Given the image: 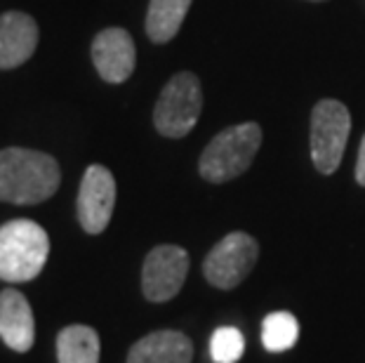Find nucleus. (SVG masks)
<instances>
[{"mask_svg": "<svg viewBox=\"0 0 365 363\" xmlns=\"http://www.w3.org/2000/svg\"><path fill=\"white\" fill-rule=\"evenodd\" d=\"M193 342L182 330H156L130 347L125 363H191Z\"/></svg>", "mask_w": 365, "mask_h": 363, "instance_id": "f8f14e48", "label": "nucleus"}, {"mask_svg": "<svg viewBox=\"0 0 365 363\" xmlns=\"http://www.w3.org/2000/svg\"><path fill=\"white\" fill-rule=\"evenodd\" d=\"M0 339L17 354H26L36 342L34 312L17 288L0 290Z\"/></svg>", "mask_w": 365, "mask_h": 363, "instance_id": "9d476101", "label": "nucleus"}, {"mask_svg": "<svg viewBox=\"0 0 365 363\" xmlns=\"http://www.w3.org/2000/svg\"><path fill=\"white\" fill-rule=\"evenodd\" d=\"M38 45V24L26 12H5L0 17V68L26 64Z\"/></svg>", "mask_w": 365, "mask_h": 363, "instance_id": "9b49d317", "label": "nucleus"}, {"mask_svg": "<svg viewBox=\"0 0 365 363\" xmlns=\"http://www.w3.org/2000/svg\"><path fill=\"white\" fill-rule=\"evenodd\" d=\"M115 205V180L104 165L85 170L78 189V222L88 234H102L108 227Z\"/></svg>", "mask_w": 365, "mask_h": 363, "instance_id": "6e6552de", "label": "nucleus"}, {"mask_svg": "<svg viewBox=\"0 0 365 363\" xmlns=\"http://www.w3.org/2000/svg\"><path fill=\"white\" fill-rule=\"evenodd\" d=\"M314 3H321V0H314Z\"/></svg>", "mask_w": 365, "mask_h": 363, "instance_id": "a211bd4d", "label": "nucleus"}, {"mask_svg": "<svg viewBox=\"0 0 365 363\" xmlns=\"http://www.w3.org/2000/svg\"><path fill=\"white\" fill-rule=\"evenodd\" d=\"M99 335L95 328L73 323L61 328L57 335V361L59 363H99Z\"/></svg>", "mask_w": 365, "mask_h": 363, "instance_id": "ddd939ff", "label": "nucleus"}, {"mask_svg": "<svg viewBox=\"0 0 365 363\" xmlns=\"http://www.w3.org/2000/svg\"><path fill=\"white\" fill-rule=\"evenodd\" d=\"M351 116L337 99H321L312 111V160L321 175L337 173L344 156Z\"/></svg>", "mask_w": 365, "mask_h": 363, "instance_id": "39448f33", "label": "nucleus"}, {"mask_svg": "<svg viewBox=\"0 0 365 363\" xmlns=\"http://www.w3.org/2000/svg\"><path fill=\"white\" fill-rule=\"evenodd\" d=\"M262 146V128L257 123H240L215 135L198 160V173L205 182L224 184L236 180L252 165Z\"/></svg>", "mask_w": 365, "mask_h": 363, "instance_id": "7ed1b4c3", "label": "nucleus"}, {"mask_svg": "<svg viewBox=\"0 0 365 363\" xmlns=\"http://www.w3.org/2000/svg\"><path fill=\"white\" fill-rule=\"evenodd\" d=\"M299 323L290 312H274L262 323V342L269 352L283 354L297 344Z\"/></svg>", "mask_w": 365, "mask_h": 363, "instance_id": "2eb2a0df", "label": "nucleus"}, {"mask_svg": "<svg viewBox=\"0 0 365 363\" xmlns=\"http://www.w3.org/2000/svg\"><path fill=\"white\" fill-rule=\"evenodd\" d=\"M356 182L365 187V135L361 140V149H359V160H356Z\"/></svg>", "mask_w": 365, "mask_h": 363, "instance_id": "f3484780", "label": "nucleus"}, {"mask_svg": "<svg viewBox=\"0 0 365 363\" xmlns=\"http://www.w3.org/2000/svg\"><path fill=\"white\" fill-rule=\"evenodd\" d=\"M189 274V252L180 245H156L144 260L142 292L149 302H170L180 295Z\"/></svg>", "mask_w": 365, "mask_h": 363, "instance_id": "0eeeda50", "label": "nucleus"}, {"mask_svg": "<svg viewBox=\"0 0 365 363\" xmlns=\"http://www.w3.org/2000/svg\"><path fill=\"white\" fill-rule=\"evenodd\" d=\"M203 111V90L196 73H175L160 90V97L153 109V126L170 140L186 137L196 128Z\"/></svg>", "mask_w": 365, "mask_h": 363, "instance_id": "20e7f679", "label": "nucleus"}, {"mask_svg": "<svg viewBox=\"0 0 365 363\" xmlns=\"http://www.w3.org/2000/svg\"><path fill=\"white\" fill-rule=\"evenodd\" d=\"M259 257V243L245 231H231L207 252L203 274L210 285L220 290H234L247 279Z\"/></svg>", "mask_w": 365, "mask_h": 363, "instance_id": "423d86ee", "label": "nucleus"}, {"mask_svg": "<svg viewBox=\"0 0 365 363\" xmlns=\"http://www.w3.org/2000/svg\"><path fill=\"white\" fill-rule=\"evenodd\" d=\"M191 0H151L146 12V36L153 43H168L180 34Z\"/></svg>", "mask_w": 365, "mask_h": 363, "instance_id": "4468645a", "label": "nucleus"}, {"mask_svg": "<svg viewBox=\"0 0 365 363\" xmlns=\"http://www.w3.org/2000/svg\"><path fill=\"white\" fill-rule=\"evenodd\" d=\"M61 170L50 153L7 146L0 151V200L12 205H36L57 194Z\"/></svg>", "mask_w": 365, "mask_h": 363, "instance_id": "f257e3e1", "label": "nucleus"}, {"mask_svg": "<svg viewBox=\"0 0 365 363\" xmlns=\"http://www.w3.org/2000/svg\"><path fill=\"white\" fill-rule=\"evenodd\" d=\"M245 352L243 333L234 326H222L212 333L210 339V357L217 363H236Z\"/></svg>", "mask_w": 365, "mask_h": 363, "instance_id": "dca6fc26", "label": "nucleus"}, {"mask_svg": "<svg viewBox=\"0 0 365 363\" xmlns=\"http://www.w3.org/2000/svg\"><path fill=\"white\" fill-rule=\"evenodd\" d=\"M92 61L106 83H125L137 64L135 41L125 29H104L92 41Z\"/></svg>", "mask_w": 365, "mask_h": 363, "instance_id": "1a4fd4ad", "label": "nucleus"}, {"mask_svg": "<svg viewBox=\"0 0 365 363\" xmlns=\"http://www.w3.org/2000/svg\"><path fill=\"white\" fill-rule=\"evenodd\" d=\"M50 255V238L34 220H10L0 227V279L5 283L34 281Z\"/></svg>", "mask_w": 365, "mask_h": 363, "instance_id": "f03ea898", "label": "nucleus"}]
</instances>
